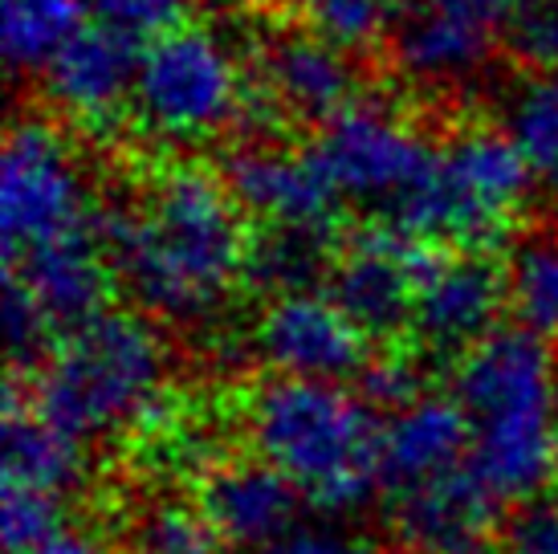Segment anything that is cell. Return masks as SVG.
Wrapping results in <instances>:
<instances>
[{
	"label": "cell",
	"instance_id": "obj_1",
	"mask_svg": "<svg viewBox=\"0 0 558 554\" xmlns=\"http://www.w3.org/2000/svg\"><path fill=\"white\" fill-rule=\"evenodd\" d=\"M107 245L143 314L168 323L217 314L253 257L245 208L225 176L201 164L159 168L140 201L107 216Z\"/></svg>",
	"mask_w": 558,
	"mask_h": 554
},
{
	"label": "cell",
	"instance_id": "obj_2",
	"mask_svg": "<svg viewBox=\"0 0 558 554\" xmlns=\"http://www.w3.org/2000/svg\"><path fill=\"white\" fill-rule=\"evenodd\" d=\"M558 363L550 342L497 326L457 359L452 396L473 424V478L506 506L546 497L558 478Z\"/></svg>",
	"mask_w": 558,
	"mask_h": 554
},
{
	"label": "cell",
	"instance_id": "obj_3",
	"mask_svg": "<svg viewBox=\"0 0 558 554\" xmlns=\"http://www.w3.org/2000/svg\"><path fill=\"white\" fill-rule=\"evenodd\" d=\"M241 429L253 457L326 514H355L384 485V424L375 404L347 384L269 375L245 396Z\"/></svg>",
	"mask_w": 558,
	"mask_h": 554
},
{
	"label": "cell",
	"instance_id": "obj_4",
	"mask_svg": "<svg viewBox=\"0 0 558 554\" xmlns=\"http://www.w3.org/2000/svg\"><path fill=\"white\" fill-rule=\"evenodd\" d=\"M168 375L171 347L151 314L107 306L49 342L25 396L33 412L86 445L151 424Z\"/></svg>",
	"mask_w": 558,
	"mask_h": 554
},
{
	"label": "cell",
	"instance_id": "obj_5",
	"mask_svg": "<svg viewBox=\"0 0 558 554\" xmlns=\"http://www.w3.org/2000/svg\"><path fill=\"white\" fill-rule=\"evenodd\" d=\"M530 168L506 127H461L440 147L416 184L391 208L396 229L436 249H494L526 213L534 192Z\"/></svg>",
	"mask_w": 558,
	"mask_h": 554
},
{
	"label": "cell",
	"instance_id": "obj_6",
	"mask_svg": "<svg viewBox=\"0 0 558 554\" xmlns=\"http://www.w3.org/2000/svg\"><path fill=\"white\" fill-rule=\"evenodd\" d=\"M253 98L229 37L187 21L143 46L131 115L168 147H201L248 123Z\"/></svg>",
	"mask_w": 558,
	"mask_h": 554
},
{
	"label": "cell",
	"instance_id": "obj_7",
	"mask_svg": "<svg viewBox=\"0 0 558 554\" xmlns=\"http://www.w3.org/2000/svg\"><path fill=\"white\" fill-rule=\"evenodd\" d=\"M102 225L86 164L62 127L16 119L0 152V237L4 262L58 245Z\"/></svg>",
	"mask_w": 558,
	"mask_h": 554
},
{
	"label": "cell",
	"instance_id": "obj_8",
	"mask_svg": "<svg viewBox=\"0 0 558 554\" xmlns=\"http://www.w3.org/2000/svg\"><path fill=\"white\" fill-rule=\"evenodd\" d=\"M311 152L318 155L342 201L396 208L428 168L433 143L396 107L355 98L342 115L318 127Z\"/></svg>",
	"mask_w": 558,
	"mask_h": 554
},
{
	"label": "cell",
	"instance_id": "obj_9",
	"mask_svg": "<svg viewBox=\"0 0 558 554\" xmlns=\"http://www.w3.org/2000/svg\"><path fill=\"white\" fill-rule=\"evenodd\" d=\"M367 342L372 339L326 290L274 293L253 326V347L265 359V368L274 375L318 384L359 380L372 363Z\"/></svg>",
	"mask_w": 558,
	"mask_h": 554
},
{
	"label": "cell",
	"instance_id": "obj_10",
	"mask_svg": "<svg viewBox=\"0 0 558 554\" xmlns=\"http://www.w3.org/2000/svg\"><path fill=\"white\" fill-rule=\"evenodd\" d=\"M506 274L477 249H420L412 330L428 351L461 354L497 330Z\"/></svg>",
	"mask_w": 558,
	"mask_h": 554
},
{
	"label": "cell",
	"instance_id": "obj_11",
	"mask_svg": "<svg viewBox=\"0 0 558 554\" xmlns=\"http://www.w3.org/2000/svg\"><path fill=\"white\" fill-rule=\"evenodd\" d=\"M510 0H416L391 33V62L424 91L461 86L501 41Z\"/></svg>",
	"mask_w": 558,
	"mask_h": 554
},
{
	"label": "cell",
	"instance_id": "obj_12",
	"mask_svg": "<svg viewBox=\"0 0 558 554\" xmlns=\"http://www.w3.org/2000/svg\"><path fill=\"white\" fill-rule=\"evenodd\" d=\"M326 269V293L347 310V318L367 339H396L412 326L420 249L396 225H367L351 232Z\"/></svg>",
	"mask_w": 558,
	"mask_h": 554
},
{
	"label": "cell",
	"instance_id": "obj_13",
	"mask_svg": "<svg viewBox=\"0 0 558 554\" xmlns=\"http://www.w3.org/2000/svg\"><path fill=\"white\" fill-rule=\"evenodd\" d=\"M140 53V46H131L126 37L90 21L41 70L46 103L70 127L90 131V135H107L135 110Z\"/></svg>",
	"mask_w": 558,
	"mask_h": 554
},
{
	"label": "cell",
	"instance_id": "obj_14",
	"mask_svg": "<svg viewBox=\"0 0 558 554\" xmlns=\"http://www.w3.org/2000/svg\"><path fill=\"white\" fill-rule=\"evenodd\" d=\"M225 184L245 216H257L265 229L326 232L342 204L318 155L265 138L233 152L225 164Z\"/></svg>",
	"mask_w": 558,
	"mask_h": 554
},
{
	"label": "cell",
	"instance_id": "obj_15",
	"mask_svg": "<svg viewBox=\"0 0 558 554\" xmlns=\"http://www.w3.org/2000/svg\"><path fill=\"white\" fill-rule=\"evenodd\" d=\"M302 493L290 478H281L262 457H236L213 465L201 478V518L225 546L265 551L286 539L302 514Z\"/></svg>",
	"mask_w": 558,
	"mask_h": 554
},
{
	"label": "cell",
	"instance_id": "obj_16",
	"mask_svg": "<svg viewBox=\"0 0 558 554\" xmlns=\"http://www.w3.org/2000/svg\"><path fill=\"white\" fill-rule=\"evenodd\" d=\"M262 98L274 115L323 127L359 98V70L314 29L278 33L262 49Z\"/></svg>",
	"mask_w": 558,
	"mask_h": 554
},
{
	"label": "cell",
	"instance_id": "obj_17",
	"mask_svg": "<svg viewBox=\"0 0 558 554\" xmlns=\"http://www.w3.org/2000/svg\"><path fill=\"white\" fill-rule=\"evenodd\" d=\"M473 424L457 396L424 392L420 400L403 404L384 420V490L391 497L469 469Z\"/></svg>",
	"mask_w": 558,
	"mask_h": 554
},
{
	"label": "cell",
	"instance_id": "obj_18",
	"mask_svg": "<svg viewBox=\"0 0 558 554\" xmlns=\"http://www.w3.org/2000/svg\"><path fill=\"white\" fill-rule=\"evenodd\" d=\"M114 277L119 274H114V257L107 245V220L90 232L65 237L58 245L33 249L25 257L9 262V281L29 293L49 326H62V330L110 306Z\"/></svg>",
	"mask_w": 558,
	"mask_h": 554
},
{
	"label": "cell",
	"instance_id": "obj_19",
	"mask_svg": "<svg viewBox=\"0 0 558 554\" xmlns=\"http://www.w3.org/2000/svg\"><path fill=\"white\" fill-rule=\"evenodd\" d=\"M391 502L400 534L412 542V551L424 554H485L494 542L497 506H501L473 478V469L400 493Z\"/></svg>",
	"mask_w": 558,
	"mask_h": 554
},
{
	"label": "cell",
	"instance_id": "obj_20",
	"mask_svg": "<svg viewBox=\"0 0 558 554\" xmlns=\"http://www.w3.org/2000/svg\"><path fill=\"white\" fill-rule=\"evenodd\" d=\"M86 478V448L78 436L33 412L29 396L9 387L4 400V485L58 497L74 493Z\"/></svg>",
	"mask_w": 558,
	"mask_h": 554
},
{
	"label": "cell",
	"instance_id": "obj_21",
	"mask_svg": "<svg viewBox=\"0 0 558 554\" xmlns=\"http://www.w3.org/2000/svg\"><path fill=\"white\" fill-rule=\"evenodd\" d=\"M90 25V0H0V49L13 74H37Z\"/></svg>",
	"mask_w": 558,
	"mask_h": 554
},
{
	"label": "cell",
	"instance_id": "obj_22",
	"mask_svg": "<svg viewBox=\"0 0 558 554\" xmlns=\"http://www.w3.org/2000/svg\"><path fill=\"white\" fill-rule=\"evenodd\" d=\"M506 314L534 339H558V232H522L506 253Z\"/></svg>",
	"mask_w": 558,
	"mask_h": 554
},
{
	"label": "cell",
	"instance_id": "obj_23",
	"mask_svg": "<svg viewBox=\"0 0 558 554\" xmlns=\"http://www.w3.org/2000/svg\"><path fill=\"white\" fill-rule=\"evenodd\" d=\"M506 135L518 143L534 176L558 184V74L526 77L506 103Z\"/></svg>",
	"mask_w": 558,
	"mask_h": 554
},
{
	"label": "cell",
	"instance_id": "obj_24",
	"mask_svg": "<svg viewBox=\"0 0 558 554\" xmlns=\"http://www.w3.org/2000/svg\"><path fill=\"white\" fill-rule=\"evenodd\" d=\"M335 257H326V232H294V229H269L253 245L248 257V277L262 281L269 293L314 290L311 281L318 269H330Z\"/></svg>",
	"mask_w": 558,
	"mask_h": 554
},
{
	"label": "cell",
	"instance_id": "obj_25",
	"mask_svg": "<svg viewBox=\"0 0 558 554\" xmlns=\"http://www.w3.org/2000/svg\"><path fill=\"white\" fill-rule=\"evenodd\" d=\"M396 25V0H318L311 9V29L351 58L384 46Z\"/></svg>",
	"mask_w": 558,
	"mask_h": 554
},
{
	"label": "cell",
	"instance_id": "obj_26",
	"mask_svg": "<svg viewBox=\"0 0 558 554\" xmlns=\"http://www.w3.org/2000/svg\"><path fill=\"white\" fill-rule=\"evenodd\" d=\"M501 46L530 74H558V0H510Z\"/></svg>",
	"mask_w": 558,
	"mask_h": 554
},
{
	"label": "cell",
	"instance_id": "obj_27",
	"mask_svg": "<svg viewBox=\"0 0 558 554\" xmlns=\"http://www.w3.org/2000/svg\"><path fill=\"white\" fill-rule=\"evenodd\" d=\"M90 21L143 49L187 25V0H90Z\"/></svg>",
	"mask_w": 558,
	"mask_h": 554
},
{
	"label": "cell",
	"instance_id": "obj_28",
	"mask_svg": "<svg viewBox=\"0 0 558 554\" xmlns=\"http://www.w3.org/2000/svg\"><path fill=\"white\" fill-rule=\"evenodd\" d=\"M217 542L220 539L208 530L201 509L163 506L143 518L126 554H217Z\"/></svg>",
	"mask_w": 558,
	"mask_h": 554
},
{
	"label": "cell",
	"instance_id": "obj_29",
	"mask_svg": "<svg viewBox=\"0 0 558 554\" xmlns=\"http://www.w3.org/2000/svg\"><path fill=\"white\" fill-rule=\"evenodd\" d=\"M58 530H62V502L58 497L16 490V485L0 490V534H4L9 554L33 551V546L53 539Z\"/></svg>",
	"mask_w": 558,
	"mask_h": 554
},
{
	"label": "cell",
	"instance_id": "obj_30",
	"mask_svg": "<svg viewBox=\"0 0 558 554\" xmlns=\"http://www.w3.org/2000/svg\"><path fill=\"white\" fill-rule=\"evenodd\" d=\"M359 392L375 404V408H403L424 396V380H420V368L408 359V354H375L367 371L359 375Z\"/></svg>",
	"mask_w": 558,
	"mask_h": 554
},
{
	"label": "cell",
	"instance_id": "obj_31",
	"mask_svg": "<svg viewBox=\"0 0 558 554\" xmlns=\"http://www.w3.org/2000/svg\"><path fill=\"white\" fill-rule=\"evenodd\" d=\"M49 330H53V326H49V318L37 310V302H33L16 281H9V290H4V335H9L13 368L33 363V359L41 354Z\"/></svg>",
	"mask_w": 558,
	"mask_h": 554
},
{
	"label": "cell",
	"instance_id": "obj_32",
	"mask_svg": "<svg viewBox=\"0 0 558 554\" xmlns=\"http://www.w3.org/2000/svg\"><path fill=\"white\" fill-rule=\"evenodd\" d=\"M506 554H558V502L538 497L518 506L506 526Z\"/></svg>",
	"mask_w": 558,
	"mask_h": 554
},
{
	"label": "cell",
	"instance_id": "obj_33",
	"mask_svg": "<svg viewBox=\"0 0 558 554\" xmlns=\"http://www.w3.org/2000/svg\"><path fill=\"white\" fill-rule=\"evenodd\" d=\"M257 554H363V546L339 526H294L286 539Z\"/></svg>",
	"mask_w": 558,
	"mask_h": 554
},
{
	"label": "cell",
	"instance_id": "obj_34",
	"mask_svg": "<svg viewBox=\"0 0 558 554\" xmlns=\"http://www.w3.org/2000/svg\"><path fill=\"white\" fill-rule=\"evenodd\" d=\"M25 554H114V551H110L98 534H90V530H70V526H62L53 539L41 542V546H33V551H25Z\"/></svg>",
	"mask_w": 558,
	"mask_h": 554
},
{
	"label": "cell",
	"instance_id": "obj_35",
	"mask_svg": "<svg viewBox=\"0 0 558 554\" xmlns=\"http://www.w3.org/2000/svg\"><path fill=\"white\" fill-rule=\"evenodd\" d=\"M281 4H294V9H306V13H311L318 0H281Z\"/></svg>",
	"mask_w": 558,
	"mask_h": 554
},
{
	"label": "cell",
	"instance_id": "obj_36",
	"mask_svg": "<svg viewBox=\"0 0 558 554\" xmlns=\"http://www.w3.org/2000/svg\"><path fill=\"white\" fill-rule=\"evenodd\" d=\"M388 554H424V551H388Z\"/></svg>",
	"mask_w": 558,
	"mask_h": 554
},
{
	"label": "cell",
	"instance_id": "obj_37",
	"mask_svg": "<svg viewBox=\"0 0 558 554\" xmlns=\"http://www.w3.org/2000/svg\"><path fill=\"white\" fill-rule=\"evenodd\" d=\"M555 408H558V380H555Z\"/></svg>",
	"mask_w": 558,
	"mask_h": 554
}]
</instances>
